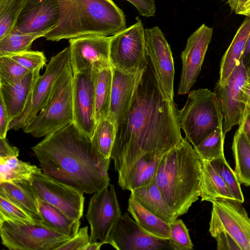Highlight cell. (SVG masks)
<instances>
[{"label":"cell","instance_id":"obj_6","mask_svg":"<svg viewBox=\"0 0 250 250\" xmlns=\"http://www.w3.org/2000/svg\"><path fill=\"white\" fill-rule=\"evenodd\" d=\"M177 117L186 139L198 145L214 130L223 128V115L215 92L208 88L191 91L185 105L177 110Z\"/></svg>","mask_w":250,"mask_h":250},{"label":"cell","instance_id":"obj_4","mask_svg":"<svg viewBox=\"0 0 250 250\" xmlns=\"http://www.w3.org/2000/svg\"><path fill=\"white\" fill-rule=\"evenodd\" d=\"M126 28L124 12L112 0H64L58 24L44 37L57 42L87 35L113 36Z\"/></svg>","mask_w":250,"mask_h":250},{"label":"cell","instance_id":"obj_12","mask_svg":"<svg viewBox=\"0 0 250 250\" xmlns=\"http://www.w3.org/2000/svg\"><path fill=\"white\" fill-rule=\"evenodd\" d=\"M122 215L113 185L109 184L90 198L85 217L90 225V242H105Z\"/></svg>","mask_w":250,"mask_h":250},{"label":"cell","instance_id":"obj_25","mask_svg":"<svg viewBox=\"0 0 250 250\" xmlns=\"http://www.w3.org/2000/svg\"><path fill=\"white\" fill-rule=\"evenodd\" d=\"M0 195L42 221L38 199L28 180L0 182Z\"/></svg>","mask_w":250,"mask_h":250},{"label":"cell","instance_id":"obj_24","mask_svg":"<svg viewBox=\"0 0 250 250\" xmlns=\"http://www.w3.org/2000/svg\"><path fill=\"white\" fill-rule=\"evenodd\" d=\"M250 33V16H246L238 29L231 42L222 57L219 79L217 83L224 85L242 58Z\"/></svg>","mask_w":250,"mask_h":250},{"label":"cell","instance_id":"obj_50","mask_svg":"<svg viewBox=\"0 0 250 250\" xmlns=\"http://www.w3.org/2000/svg\"><path fill=\"white\" fill-rule=\"evenodd\" d=\"M104 244L106 243L103 241L89 242L85 247L84 250H100L102 246Z\"/></svg>","mask_w":250,"mask_h":250},{"label":"cell","instance_id":"obj_8","mask_svg":"<svg viewBox=\"0 0 250 250\" xmlns=\"http://www.w3.org/2000/svg\"><path fill=\"white\" fill-rule=\"evenodd\" d=\"M119 33L111 36L109 58L111 66L125 72L145 70L148 64L145 29L141 20Z\"/></svg>","mask_w":250,"mask_h":250},{"label":"cell","instance_id":"obj_35","mask_svg":"<svg viewBox=\"0 0 250 250\" xmlns=\"http://www.w3.org/2000/svg\"><path fill=\"white\" fill-rule=\"evenodd\" d=\"M25 0H0V39L12 32Z\"/></svg>","mask_w":250,"mask_h":250},{"label":"cell","instance_id":"obj_34","mask_svg":"<svg viewBox=\"0 0 250 250\" xmlns=\"http://www.w3.org/2000/svg\"><path fill=\"white\" fill-rule=\"evenodd\" d=\"M116 126L108 119L97 123L92 139L101 154L110 158L116 135Z\"/></svg>","mask_w":250,"mask_h":250},{"label":"cell","instance_id":"obj_45","mask_svg":"<svg viewBox=\"0 0 250 250\" xmlns=\"http://www.w3.org/2000/svg\"><path fill=\"white\" fill-rule=\"evenodd\" d=\"M19 155V149L16 146H10L6 138H0V159H5L8 158Z\"/></svg>","mask_w":250,"mask_h":250},{"label":"cell","instance_id":"obj_31","mask_svg":"<svg viewBox=\"0 0 250 250\" xmlns=\"http://www.w3.org/2000/svg\"><path fill=\"white\" fill-rule=\"evenodd\" d=\"M41 172V168L16 156L0 159V182L29 180L33 174Z\"/></svg>","mask_w":250,"mask_h":250},{"label":"cell","instance_id":"obj_28","mask_svg":"<svg viewBox=\"0 0 250 250\" xmlns=\"http://www.w3.org/2000/svg\"><path fill=\"white\" fill-rule=\"evenodd\" d=\"M40 214L42 223L61 234L70 238L78 232L81 225L80 220L70 218L52 205L38 199Z\"/></svg>","mask_w":250,"mask_h":250},{"label":"cell","instance_id":"obj_23","mask_svg":"<svg viewBox=\"0 0 250 250\" xmlns=\"http://www.w3.org/2000/svg\"><path fill=\"white\" fill-rule=\"evenodd\" d=\"M130 196L147 210L168 223L177 217L167 204L155 178L148 185L130 191Z\"/></svg>","mask_w":250,"mask_h":250},{"label":"cell","instance_id":"obj_2","mask_svg":"<svg viewBox=\"0 0 250 250\" xmlns=\"http://www.w3.org/2000/svg\"><path fill=\"white\" fill-rule=\"evenodd\" d=\"M31 148L42 173L83 193L93 194L109 184L111 158H105L73 123Z\"/></svg>","mask_w":250,"mask_h":250},{"label":"cell","instance_id":"obj_40","mask_svg":"<svg viewBox=\"0 0 250 250\" xmlns=\"http://www.w3.org/2000/svg\"><path fill=\"white\" fill-rule=\"evenodd\" d=\"M29 71L42 69L46 65V59L42 51H24L7 55Z\"/></svg>","mask_w":250,"mask_h":250},{"label":"cell","instance_id":"obj_48","mask_svg":"<svg viewBox=\"0 0 250 250\" xmlns=\"http://www.w3.org/2000/svg\"><path fill=\"white\" fill-rule=\"evenodd\" d=\"M249 0H227L230 9L238 14L244 5Z\"/></svg>","mask_w":250,"mask_h":250},{"label":"cell","instance_id":"obj_36","mask_svg":"<svg viewBox=\"0 0 250 250\" xmlns=\"http://www.w3.org/2000/svg\"><path fill=\"white\" fill-rule=\"evenodd\" d=\"M208 161L223 180L235 199L244 203V197L241 183L235 171L230 167L225 157Z\"/></svg>","mask_w":250,"mask_h":250},{"label":"cell","instance_id":"obj_49","mask_svg":"<svg viewBox=\"0 0 250 250\" xmlns=\"http://www.w3.org/2000/svg\"><path fill=\"white\" fill-rule=\"evenodd\" d=\"M242 59L246 67L250 66V33L245 44Z\"/></svg>","mask_w":250,"mask_h":250},{"label":"cell","instance_id":"obj_5","mask_svg":"<svg viewBox=\"0 0 250 250\" xmlns=\"http://www.w3.org/2000/svg\"><path fill=\"white\" fill-rule=\"evenodd\" d=\"M73 79L69 61L59 75L46 105L22 129L24 133L45 137L73 123Z\"/></svg>","mask_w":250,"mask_h":250},{"label":"cell","instance_id":"obj_46","mask_svg":"<svg viewBox=\"0 0 250 250\" xmlns=\"http://www.w3.org/2000/svg\"><path fill=\"white\" fill-rule=\"evenodd\" d=\"M239 128L244 132L250 143V107L246 106L244 116L239 125Z\"/></svg>","mask_w":250,"mask_h":250},{"label":"cell","instance_id":"obj_7","mask_svg":"<svg viewBox=\"0 0 250 250\" xmlns=\"http://www.w3.org/2000/svg\"><path fill=\"white\" fill-rule=\"evenodd\" d=\"M1 244L11 250H56L71 238L42 222L33 224L11 220L0 222Z\"/></svg>","mask_w":250,"mask_h":250},{"label":"cell","instance_id":"obj_1","mask_svg":"<svg viewBox=\"0 0 250 250\" xmlns=\"http://www.w3.org/2000/svg\"><path fill=\"white\" fill-rule=\"evenodd\" d=\"M116 128L110 158L118 173L146 154L166 153L183 139L174 102L164 97L149 63Z\"/></svg>","mask_w":250,"mask_h":250},{"label":"cell","instance_id":"obj_11","mask_svg":"<svg viewBox=\"0 0 250 250\" xmlns=\"http://www.w3.org/2000/svg\"><path fill=\"white\" fill-rule=\"evenodd\" d=\"M69 61V47L51 58L45 65L44 73L40 76L34 85L26 108L20 116L11 122L9 130L17 131L23 129L44 107L50 97L59 75Z\"/></svg>","mask_w":250,"mask_h":250},{"label":"cell","instance_id":"obj_10","mask_svg":"<svg viewBox=\"0 0 250 250\" xmlns=\"http://www.w3.org/2000/svg\"><path fill=\"white\" fill-rule=\"evenodd\" d=\"M28 183L39 200L55 207L73 220H80L83 216V192L42 172L33 174Z\"/></svg>","mask_w":250,"mask_h":250},{"label":"cell","instance_id":"obj_16","mask_svg":"<svg viewBox=\"0 0 250 250\" xmlns=\"http://www.w3.org/2000/svg\"><path fill=\"white\" fill-rule=\"evenodd\" d=\"M64 0H25L13 30L46 34L59 22Z\"/></svg>","mask_w":250,"mask_h":250},{"label":"cell","instance_id":"obj_47","mask_svg":"<svg viewBox=\"0 0 250 250\" xmlns=\"http://www.w3.org/2000/svg\"><path fill=\"white\" fill-rule=\"evenodd\" d=\"M247 79L242 88V102L247 107H250V66L247 67Z\"/></svg>","mask_w":250,"mask_h":250},{"label":"cell","instance_id":"obj_15","mask_svg":"<svg viewBox=\"0 0 250 250\" xmlns=\"http://www.w3.org/2000/svg\"><path fill=\"white\" fill-rule=\"evenodd\" d=\"M111 36L87 35L69 39L73 74L86 69L111 67L109 45Z\"/></svg>","mask_w":250,"mask_h":250},{"label":"cell","instance_id":"obj_3","mask_svg":"<svg viewBox=\"0 0 250 250\" xmlns=\"http://www.w3.org/2000/svg\"><path fill=\"white\" fill-rule=\"evenodd\" d=\"M201 160L186 139L167 151L159 164L156 182L177 217L200 197Z\"/></svg>","mask_w":250,"mask_h":250},{"label":"cell","instance_id":"obj_51","mask_svg":"<svg viewBox=\"0 0 250 250\" xmlns=\"http://www.w3.org/2000/svg\"><path fill=\"white\" fill-rule=\"evenodd\" d=\"M238 14L250 16V0H249L245 3Z\"/></svg>","mask_w":250,"mask_h":250},{"label":"cell","instance_id":"obj_32","mask_svg":"<svg viewBox=\"0 0 250 250\" xmlns=\"http://www.w3.org/2000/svg\"><path fill=\"white\" fill-rule=\"evenodd\" d=\"M45 34H22L13 30L0 39V56L30 50L34 41Z\"/></svg>","mask_w":250,"mask_h":250},{"label":"cell","instance_id":"obj_20","mask_svg":"<svg viewBox=\"0 0 250 250\" xmlns=\"http://www.w3.org/2000/svg\"><path fill=\"white\" fill-rule=\"evenodd\" d=\"M145 69L129 73L112 67L110 103L107 118L116 127L128 112Z\"/></svg>","mask_w":250,"mask_h":250},{"label":"cell","instance_id":"obj_18","mask_svg":"<svg viewBox=\"0 0 250 250\" xmlns=\"http://www.w3.org/2000/svg\"><path fill=\"white\" fill-rule=\"evenodd\" d=\"M73 123L81 131L92 138L97 124L92 69L73 75Z\"/></svg>","mask_w":250,"mask_h":250},{"label":"cell","instance_id":"obj_14","mask_svg":"<svg viewBox=\"0 0 250 250\" xmlns=\"http://www.w3.org/2000/svg\"><path fill=\"white\" fill-rule=\"evenodd\" d=\"M247 79V69L241 59L226 83H216V93L223 115V130L225 135L233 126L239 125L243 118L246 105L242 102V88Z\"/></svg>","mask_w":250,"mask_h":250},{"label":"cell","instance_id":"obj_17","mask_svg":"<svg viewBox=\"0 0 250 250\" xmlns=\"http://www.w3.org/2000/svg\"><path fill=\"white\" fill-rule=\"evenodd\" d=\"M107 242L118 250H173L168 239L150 234L127 213L122 215L114 225Z\"/></svg>","mask_w":250,"mask_h":250},{"label":"cell","instance_id":"obj_29","mask_svg":"<svg viewBox=\"0 0 250 250\" xmlns=\"http://www.w3.org/2000/svg\"><path fill=\"white\" fill-rule=\"evenodd\" d=\"M94 73L95 119L96 123L107 118L109 110L113 71L112 66L99 70Z\"/></svg>","mask_w":250,"mask_h":250},{"label":"cell","instance_id":"obj_13","mask_svg":"<svg viewBox=\"0 0 250 250\" xmlns=\"http://www.w3.org/2000/svg\"><path fill=\"white\" fill-rule=\"evenodd\" d=\"M146 55L150 58L157 83L164 97L173 100L174 61L170 47L158 26L145 29Z\"/></svg>","mask_w":250,"mask_h":250},{"label":"cell","instance_id":"obj_43","mask_svg":"<svg viewBox=\"0 0 250 250\" xmlns=\"http://www.w3.org/2000/svg\"><path fill=\"white\" fill-rule=\"evenodd\" d=\"M132 4L140 15L150 17L155 16L156 7L154 0H126Z\"/></svg>","mask_w":250,"mask_h":250},{"label":"cell","instance_id":"obj_9","mask_svg":"<svg viewBox=\"0 0 250 250\" xmlns=\"http://www.w3.org/2000/svg\"><path fill=\"white\" fill-rule=\"evenodd\" d=\"M209 232L214 238L220 232L229 234L241 250H250V218L242 202L220 199L213 202Z\"/></svg>","mask_w":250,"mask_h":250},{"label":"cell","instance_id":"obj_37","mask_svg":"<svg viewBox=\"0 0 250 250\" xmlns=\"http://www.w3.org/2000/svg\"><path fill=\"white\" fill-rule=\"evenodd\" d=\"M29 72L9 56H0V84H14Z\"/></svg>","mask_w":250,"mask_h":250},{"label":"cell","instance_id":"obj_19","mask_svg":"<svg viewBox=\"0 0 250 250\" xmlns=\"http://www.w3.org/2000/svg\"><path fill=\"white\" fill-rule=\"evenodd\" d=\"M212 33V27L203 24L188 38L181 53L183 66L178 90L179 95L188 93L196 81Z\"/></svg>","mask_w":250,"mask_h":250},{"label":"cell","instance_id":"obj_27","mask_svg":"<svg viewBox=\"0 0 250 250\" xmlns=\"http://www.w3.org/2000/svg\"><path fill=\"white\" fill-rule=\"evenodd\" d=\"M127 210L136 222L146 231L159 238H170L169 223L147 210L131 196L128 200Z\"/></svg>","mask_w":250,"mask_h":250},{"label":"cell","instance_id":"obj_22","mask_svg":"<svg viewBox=\"0 0 250 250\" xmlns=\"http://www.w3.org/2000/svg\"><path fill=\"white\" fill-rule=\"evenodd\" d=\"M165 153L146 154L130 167L119 172L120 187L130 191L150 184L155 178L159 164Z\"/></svg>","mask_w":250,"mask_h":250},{"label":"cell","instance_id":"obj_30","mask_svg":"<svg viewBox=\"0 0 250 250\" xmlns=\"http://www.w3.org/2000/svg\"><path fill=\"white\" fill-rule=\"evenodd\" d=\"M232 150L235 160V172L241 184L250 187V143L238 128L234 134Z\"/></svg>","mask_w":250,"mask_h":250},{"label":"cell","instance_id":"obj_33","mask_svg":"<svg viewBox=\"0 0 250 250\" xmlns=\"http://www.w3.org/2000/svg\"><path fill=\"white\" fill-rule=\"evenodd\" d=\"M225 136L223 128H219L193 147L201 160L211 161L225 157L224 145Z\"/></svg>","mask_w":250,"mask_h":250},{"label":"cell","instance_id":"obj_42","mask_svg":"<svg viewBox=\"0 0 250 250\" xmlns=\"http://www.w3.org/2000/svg\"><path fill=\"white\" fill-rule=\"evenodd\" d=\"M214 238L218 250H241L236 241L226 232L219 233Z\"/></svg>","mask_w":250,"mask_h":250},{"label":"cell","instance_id":"obj_21","mask_svg":"<svg viewBox=\"0 0 250 250\" xmlns=\"http://www.w3.org/2000/svg\"><path fill=\"white\" fill-rule=\"evenodd\" d=\"M41 69L29 72L14 84H0V97L5 104L12 121L20 116L26 108L34 85L41 76Z\"/></svg>","mask_w":250,"mask_h":250},{"label":"cell","instance_id":"obj_38","mask_svg":"<svg viewBox=\"0 0 250 250\" xmlns=\"http://www.w3.org/2000/svg\"><path fill=\"white\" fill-rule=\"evenodd\" d=\"M5 220L33 224L42 222L0 195V222Z\"/></svg>","mask_w":250,"mask_h":250},{"label":"cell","instance_id":"obj_26","mask_svg":"<svg viewBox=\"0 0 250 250\" xmlns=\"http://www.w3.org/2000/svg\"><path fill=\"white\" fill-rule=\"evenodd\" d=\"M201 160L200 190L201 201L212 203L220 199L236 200L209 162Z\"/></svg>","mask_w":250,"mask_h":250},{"label":"cell","instance_id":"obj_41","mask_svg":"<svg viewBox=\"0 0 250 250\" xmlns=\"http://www.w3.org/2000/svg\"><path fill=\"white\" fill-rule=\"evenodd\" d=\"M90 242L88 227L79 229L77 234L56 248V250H84Z\"/></svg>","mask_w":250,"mask_h":250},{"label":"cell","instance_id":"obj_39","mask_svg":"<svg viewBox=\"0 0 250 250\" xmlns=\"http://www.w3.org/2000/svg\"><path fill=\"white\" fill-rule=\"evenodd\" d=\"M170 237L168 239L173 250H191L193 244L189 230L181 219H176L169 223Z\"/></svg>","mask_w":250,"mask_h":250},{"label":"cell","instance_id":"obj_44","mask_svg":"<svg viewBox=\"0 0 250 250\" xmlns=\"http://www.w3.org/2000/svg\"><path fill=\"white\" fill-rule=\"evenodd\" d=\"M11 122L5 104L0 97V138H6Z\"/></svg>","mask_w":250,"mask_h":250}]
</instances>
